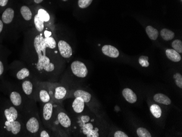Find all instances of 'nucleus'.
Listing matches in <instances>:
<instances>
[{"instance_id":"22","label":"nucleus","mask_w":182,"mask_h":137,"mask_svg":"<svg viewBox=\"0 0 182 137\" xmlns=\"http://www.w3.org/2000/svg\"><path fill=\"white\" fill-rule=\"evenodd\" d=\"M22 88L24 93L27 95H30L33 91V84L29 80H26L22 84Z\"/></svg>"},{"instance_id":"40","label":"nucleus","mask_w":182,"mask_h":137,"mask_svg":"<svg viewBox=\"0 0 182 137\" xmlns=\"http://www.w3.org/2000/svg\"><path fill=\"white\" fill-rule=\"evenodd\" d=\"M3 22L0 20V33L2 32V29H3Z\"/></svg>"},{"instance_id":"15","label":"nucleus","mask_w":182,"mask_h":137,"mask_svg":"<svg viewBox=\"0 0 182 137\" xmlns=\"http://www.w3.org/2000/svg\"><path fill=\"white\" fill-rule=\"evenodd\" d=\"M153 99L154 101L156 102L165 105H170L171 103V101L169 98V97L163 94H155Z\"/></svg>"},{"instance_id":"21","label":"nucleus","mask_w":182,"mask_h":137,"mask_svg":"<svg viewBox=\"0 0 182 137\" xmlns=\"http://www.w3.org/2000/svg\"><path fill=\"white\" fill-rule=\"evenodd\" d=\"M20 12L24 19L28 21L32 19V12L28 7L25 6L22 7L20 9Z\"/></svg>"},{"instance_id":"14","label":"nucleus","mask_w":182,"mask_h":137,"mask_svg":"<svg viewBox=\"0 0 182 137\" xmlns=\"http://www.w3.org/2000/svg\"><path fill=\"white\" fill-rule=\"evenodd\" d=\"M166 55L169 59L173 62H177L181 60V56L176 50L171 49H168L166 50Z\"/></svg>"},{"instance_id":"9","label":"nucleus","mask_w":182,"mask_h":137,"mask_svg":"<svg viewBox=\"0 0 182 137\" xmlns=\"http://www.w3.org/2000/svg\"><path fill=\"white\" fill-rule=\"evenodd\" d=\"M98 129H93L92 124L88 123L85 124L83 127V133L87 137H98Z\"/></svg>"},{"instance_id":"10","label":"nucleus","mask_w":182,"mask_h":137,"mask_svg":"<svg viewBox=\"0 0 182 137\" xmlns=\"http://www.w3.org/2000/svg\"><path fill=\"white\" fill-rule=\"evenodd\" d=\"M57 120L60 124L64 128L70 127L71 124V119L64 112H60L58 114Z\"/></svg>"},{"instance_id":"32","label":"nucleus","mask_w":182,"mask_h":137,"mask_svg":"<svg viewBox=\"0 0 182 137\" xmlns=\"http://www.w3.org/2000/svg\"><path fill=\"white\" fill-rule=\"evenodd\" d=\"M174 78L176 83V85L178 87L182 89V76L180 73H176L174 75Z\"/></svg>"},{"instance_id":"7","label":"nucleus","mask_w":182,"mask_h":137,"mask_svg":"<svg viewBox=\"0 0 182 137\" xmlns=\"http://www.w3.org/2000/svg\"><path fill=\"white\" fill-rule=\"evenodd\" d=\"M53 113V105L50 102L45 103L43 108V118L45 121L48 122L52 119Z\"/></svg>"},{"instance_id":"36","label":"nucleus","mask_w":182,"mask_h":137,"mask_svg":"<svg viewBox=\"0 0 182 137\" xmlns=\"http://www.w3.org/2000/svg\"><path fill=\"white\" fill-rule=\"evenodd\" d=\"M8 0H0V6L4 7L6 6Z\"/></svg>"},{"instance_id":"17","label":"nucleus","mask_w":182,"mask_h":137,"mask_svg":"<svg viewBox=\"0 0 182 137\" xmlns=\"http://www.w3.org/2000/svg\"><path fill=\"white\" fill-rule=\"evenodd\" d=\"M146 31L149 38L152 40L155 41L158 37V31L152 26H148L146 27Z\"/></svg>"},{"instance_id":"26","label":"nucleus","mask_w":182,"mask_h":137,"mask_svg":"<svg viewBox=\"0 0 182 137\" xmlns=\"http://www.w3.org/2000/svg\"><path fill=\"white\" fill-rule=\"evenodd\" d=\"M39 99L43 103H47L50 101V97L47 91L41 90L39 92Z\"/></svg>"},{"instance_id":"13","label":"nucleus","mask_w":182,"mask_h":137,"mask_svg":"<svg viewBox=\"0 0 182 137\" xmlns=\"http://www.w3.org/2000/svg\"><path fill=\"white\" fill-rule=\"evenodd\" d=\"M14 16V12L11 8L6 9L2 14V22L5 24H10L12 22Z\"/></svg>"},{"instance_id":"38","label":"nucleus","mask_w":182,"mask_h":137,"mask_svg":"<svg viewBox=\"0 0 182 137\" xmlns=\"http://www.w3.org/2000/svg\"><path fill=\"white\" fill-rule=\"evenodd\" d=\"M4 71V67H3V64L2 63V62L0 61V75L2 74V73H3Z\"/></svg>"},{"instance_id":"37","label":"nucleus","mask_w":182,"mask_h":137,"mask_svg":"<svg viewBox=\"0 0 182 137\" xmlns=\"http://www.w3.org/2000/svg\"><path fill=\"white\" fill-rule=\"evenodd\" d=\"M89 120H90V117L88 116H83L82 117V121L84 123L88 122Z\"/></svg>"},{"instance_id":"29","label":"nucleus","mask_w":182,"mask_h":137,"mask_svg":"<svg viewBox=\"0 0 182 137\" xmlns=\"http://www.w3.org/2000/svg\"><path fill=\"white\" fill-rule=\"evenodd\" d=\"M38 15L39 17L41 18L43 20L44 22H47L49 21L50 15L49 13H47V11L43 9H40L38 12Z\"/></svg>"},{"instance_id":"11","label":"nucleus","mask_w":182,"mask_h":137,"mask_svg":"<svg viewBox=\"0 0 182 137\" xmlns=\"http://www.w3.org/2000/svg\"><path fill=\"white\" fill-rule=\"evenodd\" d=\"M73 110L76 113H81L84 110L85 102L81 97H76L72 104Z\"/></svg>"},{"instance_id":"34","label":"nucleus","mask_w":182,"mask_h":137,"mask_svg":"<svg viewBox=\"0 0 182 137\" xmlns=\"http://www.w3.org/2000/svg\"><path fill=\"white\" fill-rule=\"evenodd\" d=\"M115 137H128V135H126L125 133L123 132L122 131H117L114 134Z\"/></svg>"},{"instance_id":"19","label":"nucleus","mask_w":182,"mask_h":137,"mask_svg":"<svg viewBox=\"0 0 182 137\" xmlns=\"http://www.w3.org/2000/svg\"><path fill=\"white\" fill-rule=\"evenodd\" d=\"M10 99H11L12 103L13 105L15 106H19L22 104V99L21 95L17 92H12L10 95Z\"/></svg>"},{"instance_id":"31","label":"nucleus","mask_w":182,"mask_h":137,"mask_svg":"<svg viewBox=\"0 0 182 137\" xmlns=\"http://www.w3.org/2000/svg\"><path fill=\"white\" fill-rule=\"evenodd\" d=\"M92 1L93 0H79L78 5L81 8H86L92 3Z\"/></svg>"},{"instance_id":"41","label":"nucleus","mask_w":182,"mask_h":137,"mask_svg":"<svg viewBox=\"0 0 182 137\" xmlns=\"http://www.w3.org/2000/svg\"><path fill=\"white\" fill-rule=\"evenodd\" d=\"M43 1V0H34V2H36V3H40Z\"/></svg>"},{"instance_id":"12","label":"nucleus","mask_w":182,"mask_h":137,"mask_svg":"<svg viewBox=\"0 0 182 137\" xmlns=\"http://www.w3.org/2000/svg\"><path fill=\"white\" fill-rule=\"evenodd\" d=\"M4 115L7 121L9 122H12L17 119L18 114L17 110L15 108L11 107L9 109H7L4 110Z\"/></svg>"},{"instance_id":"25","label":"nucleus","mask_w":182,"mask_h":137,"mask_svg":"<svg viewBox=\"0 0 182 137\" xmlns=\"http://www.w3.org/2000/svg\"><path fill=\"white\" fill-rule=\"evenodd\" d=\"M44 41L46 47L49 48L50 49H54L56 47V41L53 37L51 36L45 37L44 39Z\"/></svg>"},{"instance_id":"28","label":"nucleus","mask_w":182,"mask_h":137,"mask_svg":"<svg viewBox=\"0 0 182 137\" xmlns=\"http://www.w3.org/2000/svg\"><path fill=\"white\" fill-rule=\"evenodd\" d=\"M172 47L178 53H182V42L179 39H176L172 43Z\"/></svg>"},{"instance_id":"4","label":"nucleus","mask_w":182,"mask_h":137,"mask_svg":"<svg viewBox=\"0 0 182 137\" xmlns=\"http://www.w3.org/2000/svg\"><path fill=\"white\" fill-rule=\"evenodd\" d=\"M5 127L7 131L12 132L13 134H17L21 130V124L17 121H14L12 122H9L7 120L5 122Z\"/></svg>"},{"instance_id":"1","label":"nucleus","mask_w":182,"mask_h":137,"mask_svg":"<svg viewBox=\"0 0 182 137\" xmlns=\"http://www.w3.org/2000/svg\"><path fill=\"white\" fill-rule=\"evenodd\" d=\"M42 34L37 35L34 40V46L36 51L38 61L36 68L39 71H44L51 72L55 69V66L50 61L49 58L46 56V45Z\"/></svg>"},{"instance_id":"20","label":"nucleus","mask_w":182,"mask_h":137,"mask_svg":"<svg viewBox=\"0 0 182 137\" xmlns=\"http://www.w3.org/2000/svg\"><path fill=\"white\" fill-rule=\"evenodd\" d=\"M66 88L63 86H58L55 89V98L56 99L61 100L66 96Z\"/></svg>"},{"instance_id":"42","label":"nucleus","mask_w":182,"mask_h":137,"mask_svg":"<svg viewBox=\"0 0 182 137\" xmlns=\"http://www.w3.org/2000/svg\"><path fill=\"white\" fill-rule=\"evenodd\" d=\"M62 1H68V0H62Z\"/></svg>"},{"instance_id":"35","label":"nucleus","mask_w":182,"mask_h":137,"mask_svg":"<svg viewBox=\"0 0 182 137\" xmlns=\"http://www.w3.org/2000/svg\"><path fill=\"white\" fill-rule=\"evenodd\" d=\"M40 137H50L49 134L47 133L46 131H42L41 132V134H40Z\"/></svg>"},{"instance_id":"6","label":"nucleus","mask_w":182,"mask_h":137,"mask_svg":"<svg viewBox=\"0 0 182 137\" xmlns=\"http://www.w3.org/2000/svg\"><path fill=\"white\" fill-rule=\"evenodd\" d=\"M102 52L104 55L110 58H118L120 55L118 49L114 47V46L110 45H105L103 46L102 48Z\"/></svg>"},{"instance_id":"30","label":"nucleus","mask_w":182,"mask_h":137,"mask_svg":"<svg viewBox=\"0 0 182 137\" xmlns=\"http://www.w3.org/2000/svg\"><path fill=\"white\" fill-rule=\"evenodd\" d=\"M137 134L139 137H151L152 135L147 129L144 127H140L137 129Z\"/></svg>"},{"instance_id":"2","label":"nucleus","mask_w":182,"mask_h":137,"mask_svg":"<svg viewBox=\"0 0 182 137\" xmlns=\"http://www.w3.org/2000/svg\"><path fill=\"white\" fill-rule=\"evenodd\" d=\"M71 69L74 75L77 77L84 78L88 74V69L86 65L81 61H74L71 64Z\"/></svg>"},{"instance_id":"16","label":"nucleus","mask_w":182,"mask_h":137,"mask_svg":"<svg viewBox=\"0 0 182 137\" xmlns=\"http://www.w3.org/2000/svg\"><path fill=\"white\" fill-rule=\"evenodd\" d=\"M74 96L76 97H81L83 99L85 103H88L91 101V94L89 92L84 91V90H77L75 91L73 94Z\"/></svg>"},{"instance_id":"33","label":"nucleus","mask_w":182,"mask_h":137,"mask_svg":"<svg viewBox=\"0 0 182 137\" xmlns=\"http://www.w3.org/2000/svg\"><path fill=\"white\" fill-rule=\"evenodd\" d=\"M140 64L141 65V66L147 67L149 66V62H148V58L147 56H140L139 60Z\"/></svg>"},{"instance_id":"24","label":"nucleus","mask_w":182,"mask_h":137,"mask_svg":"<svg viewBox=\"0 0 182 137\" xmlns=\"http://www.w3.org/2000/svg\"><path fill=\"white\" fill-rule=\"evenodd\" d=\"M150 110L151 113L155 118H159L161 115L162 111L161 108L157 104H153L150 106Z\"/></svg>"},{"instance_id":"23","label":"nucleus","mask_w":182,"mask_h":137,"mask_svg":"<svg viewBox=\"0 0 182 137\" xmlns=\"http://www.w3.org/2000/svg\"><path fill=\"white\" fill-rule=\"evenodd\" d=\"M34 22L35 27L36 28L37 30L39 32L43 31L44 28V22L39 17L38 14H36L34 16Z\"/></svg>"},{"instance_id":"18","label":"nucleus","mask_w":182,"mask_h":137,"mask_svg":"<svg viewBox=\"0 0 182 137\" xmlns=\"http://www.w3.org/2000/svg\"><path fill=\"white\" fill-rule=\"evenodd\" d=\"M161 36L165 41L171 40L175 37V33L167 28H163L160 31Z\"/></svg>"},{"instance_id":"3","label":"nucleus","mask_w":182,"mask_h":137,"mask_svg":"<svg viewBox=\"0 0 182 137\" xmlns=\"http://www.w3.org/2000/svg\"><path fill=\"white\" fill-rule=\"evenodd\" d=\"M58 47L60 54L63 58H70L73 54V50L70 45L66 41L61 40L58 43Z\"/></svg>"},{"instance_id":"27","label":"nucleus","mask_w":182,"mask_h":137,"mask_svg":"<svg viewBox=\"0 0 182 137\" xmlns=\"http://www.w3.org/2000/svg\"><path fill=\"white\" fill-rule=\"evenodd\" d=\"M30 74V71L28 69L26 68H24L20 70L17 74V79L19 80L24 79L25 78L28 77V76Z\"/></svg>"},{"instance_id":"8","label":"nucleus","mask_w":182,"mask_h":137,"mask_svg":"<svg viewBox=\"0 0 182 137\" xmlns=\"http://www.w3.org/2000/svg\"><path fill=\"white\" fill-rule=\"evenodd\" d=\"M122 94L128 102L130 103H134L137 101V96L135 92L130 89L125 88L123 90Z\"/></svg>"},{"instance_id":"39","label":"nucleus","mask_w":182,"mask_h":137,"mask_svg":"<svg viewBox=\"0 0 182 137\" xmlns=\"http://www.w3.org/2000/svg\"><path fill=\"white\" fill-rule=\"evenodd\" d=\"M44 35H45V37H48L52 35V32L50 31H45L44 32Z\"/></svg>"},{"instance_id":"5","label":"nucleus","mask_w":182,"mask_h":137,"mask_svg":"<svg viewBox=\"0 0 182 137\" xmlns=\"http://www.w3.org/2000/svg\"><path fill=\"white\" fill-rule=\"evenodd\" d=\"M26 129L31 133L34 134L38 132L39 129L38 120L35 117H32L26 122Z\"/></svg>"}]
</instances>
